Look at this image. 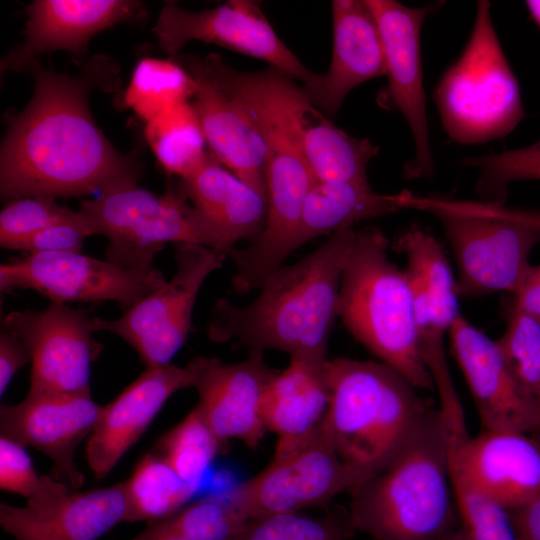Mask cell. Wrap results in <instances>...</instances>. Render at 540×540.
<instances>
[{
	"instance_id": "4fadbf2b",
	"label": "cell",
	"mask_w": 540,
	"mask_h": 540,
	"mask_svg": "<svg viewBox=\"0 0 540 540\" xmlns=\"http://www.w3.org/2000/svg\"><path fill=\"white\" fill-rule=\"evenodd\" d=\"M373 13L384 48L387 86L379 94L381 107L399 111L413 135L415 153L404 166L407 179L434 173L423 85L420 34L427 15L439 7L429 3L409 7L395 0H365Z\"/></svg>"
},
{
	"instance_id": "7c38bea8",
	"label": "cell",
	"mask_w": 540,
	"mask_h": 540,
	"mask_svg": "<svg viewBox=\"0 0 540 540\" xmlns=\"http://www.w3.org/2000/svg\"><path fill=\"white\" fill-rule=\"evenodd\" d=\"M166 282L153 267L126 268L81 252L28 254L0 266L1 292L32 289L63 304L114 301L125 311Z\"/></svg>"
},
{
	"instance_id": "d6a6232c",
	"label": "cell",
	"mask_w": 540,
	"mask_h": 540,
	"mask_svg": "<svg viewBox=\"0 0 540 540\" xmlns=\"http://www.w3.org/2000/svg\"><path fill=\"white\" fill-rule=\"evenodd\" d=\"M496 343L520 391L540 412V324L511 305Z\"/></svg>"
},
{
	"instance_id": "5b68a950",
	"label": "cell",
	"mask_w": 540,
	"mask_h": 540,
	"mask_svg": "<svg viewBox=\"0 0 540 540\" xmlns=\"http://www.w3.org/2000/svg\"><path fill=\"white\" fill-rule=\"evenodd\" d=\"M377 227L357 231L338 294L337 314L353 337L419 390H433L424 364L405 270L388 256Z\"/></svg>"
},
{
	"instance_id": "ba28073f",
	"label": "cell",
	"mask_w": 540,
	"mask_h": 540,
	"mask_svg": "<svg viewBox=\"0 0 540 540\" xmlns=\"http://www.w3.org/2000/svg\"><path fill=\"white\" fill-rule=\"evenodd\" d=\"M79 210L107 238L106 259L126 268L152 267L168 242L203 245L227 256L236 248L180 190L160 195L126 184L83 200Z\"/></svg>"
},
{
	"instance_id": "ab89813d",
	"label": "cell",
	"mask_w": 540,
	"mask_h": 540,
	"mask_svg": "<svg viewBox=\"0 0 540 540\" xmlns=\"http://www.w3.org/2000/svg\"><path fill=\"white\" fill-rule=\"evenodd\" d=\"M31 362L30 353L23 341L7 330L0 335V394L6 391L17 371Z\"/></svg>"
},
{
	"instance_id": "484cf974",
	"label": "cell",
	"mask_w": 540,
	"mask_h": 540,
	"mask_svg": "<svg viewBox=\"0 0 540 540\" xmlns=\"http://www.w3.org/2000/svg\"><path fill=\"white\" fill-rule=\"evenodd\" d=\"M410 197L408 191L379 194L369 183L315 182L304 203L295 247L362 220L410 208Z\"/></svg>"
},
{
	"instance_id": "ac0fdd59",
	"label": "cell",
	"mask_w": 540,
	"mask_h": 540,
	"mask_svg": "<svg viewBox=\"0 0 540 540\" xmlns=\"http://www.w3.org/2000/svg\"><path fill=\"white\" fill-rule=\"evenodd\" d=\"M193 374V388L199 395L195 409L223 445L237 439L254 449L264 438L261 399L275 374L263 352L250 351L238 363L215 357H196L187 364Z\"/></svg>"
},
{
	"instance_id": "b9f144b4",
	"label": "cell",
	"mask_w": 540,
	"mask_h": 540,
	"mask_svg": "<svg viewBox=\"0 0 540 540\" xmlns=\"http://www.w3.org/2000/svg\"><path fill=\"white\" fill-rule=\"evenodd\" d=\"M509 513L518 540H540V497Z\"/></svg>"
},
{
	"instance_id": "9a60e30c",
	"label": "cell",
	"mask_w": 540,
	"mask_h": 540,
	"mask_svg": "<svg viewBox=\"0 0 540 540\" xmlns=\"http://www.w3.org/2000/svg\"><path fill=\"white\" fill-rule=\"evenodd\" d=\"M125 521L123 482L80 492L44 475L25 506L0 504V525L16 540H97Z\"/></svg>"
},
{
	"instance_id": "f1b7e54d",
	"label": "cell",
	"mask_w": 540,
	"mask_h": 540,
	"mask_svg": "<svg viewBox=\"0 0 540 540\" xmlns=\"http://www.w3.org/2000/svg\"><path fill=\"white\" fill-rule=\"evenodd\" d=\"M146 140L168 174L186 179L207 162L206 139L193 106L180 103L146 122Z\"/></svg>"
},
{
	"instance_id": "ee69618b",
	"label": "cell",
	"mask_w": 540,
	"mask_h": 540,
	"mask_svg": "<svg viewBox=\"0 0 540 540\" xmlns=\"http://www.w3.org/2000/svg\"><path fill=\"white\" fill-rule=\"evenodd\" d=\"M535 143H537L538 145H540V139L538 141H536Z\"/></svg>"
},
{
	"instance_id": "cb8c5ba5",
	"label": "cell",
	"mask_w": 540,
	"mask_h": 540,
	"mask_svg": "<svg viewBox=\"0 0 540 540\" xmlns=\"http://www.w3.org/2000/svg\"><path fill=\"white\" fill-rule=\"evenodd\" d=\"M327 359L290 357L288 366L267 384L260 410L266 430L278 437L275 455L293 450L322 429L330 401Z\"/></svg>"
},
{
	"instance_id": "1f68e13d",
	"label": "cell",
	"mask_w": 540,
	"mask_h": 540,
	"mask_svg": "<svg viewBox=\"0 0 540 540\" xmlns=\"http://www.w3.org/2000/svg\"><path fill=\"white\" fill-rule=\"evenodd\" d=\"M222 446L194 408L160 438L156 449L185 482L198 488Z\"/></svg>"
},
{
	"instance_id": "83f0119b",
	"label": "cell",
	"mask_w": 540,
	"mask_h": 540,
	"mask_svg": "<svg viewBox=\"0 0 540 540\" xmlns=\"http://www.w3.org/2000/svg\"><path fill=\"white\" fill-rule=\"evenodd\" d=\"M123 484L127 521H141L147 525L162 521L182 509L197 491L158 453L146 454Z\"/></svg>"
},
{
	"instance_id": "603a6c76",
	"label": "cell",
	"mask_w": 540,
	"mask_h": 540,
	"mask_svg": "<svg viewBox=\"0 0 540 540\" xmlns=\"http://www.w3.org/2000/svg\"><path fill=\"white\" fill-rule=\"evenodd\" d=\"M331 6L332 57L314 104L333 118L355 87L385 76L386 64L379 28L366 1L334 0Z\"/></svg>"
},
{
	"instance_id": "f35d334b",
	"label": "cell",
	"mask_w": 540,
	"mask_h": 540,
	"mask_svg": "<svg viewBox=\"0 0 540 540\" xmlns=\"http://www.w3.org/2000/svg\"><path fill=\"white\" fill-rule=\"evenodd\" d=\"M25 448L6 436H0V488L28 499L38 488L41 476L34 469Z\"/></svg>"
},
{
	"instance_id": "f546056e",
	"label": "cell",
	"mask_w": 540,
	"mask_h": 540,
	"mask_svg": "<svg viewBox=\"0 0 540 540\" xmlns=\"http://www.w3.org/2000/svg\"><path fill=\"white\" fill-rule=\"evenodd\" d=\"M448 462L458 518L451 540H518L509 510L476 486L449 443Z\"/></svg>"
},
{
	"instance_id": "7bdbcfd3",
	"label": "cell",
	"mask_w": 540,
	"mask_h": 540,
	"mask_svg": "<svg viewBox=\"0 0 540 540\" xmlns=\"http://www.w3.org/2000/svg\"><path fill=\"white\" fill-rule=\"evenodd\" d=\"M525 5L537 26L540 28V0L525 1Z\"/></svg>"
},
{
	"instance_id": "5bb4252c",
	"label": "cell",
	"mask_w": 540,
	"mask_h": 540,
	"mask_svg": "<svg viewBox=\"0 0 540 540\" xmlns=\"http://www.w3.org/2000/svg\"><path fill=\"white\" fill-rule=\"evenodd\" d=\"M3 327L18 336L30 353L29 392H90L91 365L102 345L93 337V317L86 311L51 302L40 311L10 312Z\"/></svg>"
},
{
	"instance_id": "9c48e42d",
	"label": "cell",
	"mask_w": 540,
	"mask_h": 540,
	"mask_svg": "<svg viewBox=\"0 0 540 540\" xmlns=\"http://www.w3.org/2000/svg\"><path fill=\"white\" fill-rule=\"evenodd\" d=\"M227 255L196 244H178L177 269L170 281L113 320L93 318V328L125 340L146 368L170 364L185 343L197 295L208 276Z\"/></svg>"
},
{
	"instance_id": "e575fe53",
	"label": "cell",
	"mask_w": 540,
	"mask_h": 540,
	"mask_svg": "<svg viewBox=\"0 0 540 540\" xmlns=\"http://www.w3.org/2000/svg\"><path fill=\"white\" fill-rule=\"evenodd\" d=\"M460 164L479 171L476 191L485 203L502 206L511 183L540 180V145L533 143L501 153L468 157Z\"/></svg>"
},
{
	"instance_id": "d4e9b609",
	"label": "cell",
	"mask_w": 540,
	"mask_h": 540,
	"mask_svg": "<svg viewBox=\"0 0 540 540\" xmlns=\"http://www.w3.org/2000/svg\"><path fill=\"white\" fill-rule=\"evenodd\" d=\"M232 245L253 241L267 217V199L226 170L212 154L179 189Z\"/></svg>"
},
{
	"instance_id": "60d3db41",
	"label": "cell",
	"mask_w": 540,
	"mask_h": 540,
	"mask_svg": "<svg viewBox=\"0 0 540 540\" xmlns=\"http://www.w3.org/2000/svg\"><path fill=\"white\" fill-rule=\"evenodd\" d=\"M513 296L512 306L540 324V264L531 267L521 288Z\"/></svg>"
},
{
	"instance_id": "3957f363",
	"label": "cell",
	"mask_w": 540,
	"mask_h": 540,
	"mask_svg": "<svg viewBox=\"0 0 540 540\" xmlns=\"http://www.w3.org/2000/svg\"><path fill=\"white\" fill-rule=\"evenodd\" d=\"M351 494L354 531L375 540H451L458 518L440 410L431 408L390 463Z\"/></svg>"
},
{
	"instance_id": "4dcf8cb0",
	"label": "cell",
	"mask_w": 540,
	"mask_h": 540,
	"mask_svg": "<svg viewBox=\"0 0 540 540\" xmlns=\"http://www.w3.org/2000/svg\"><path fill=\"white\" fill-rule=\"evenodd\" d=\"M193 95V79L180 63L146 57L136 64L123 103L148 122Z\"/></svg>"
},
{
	"instance_id": "6da1fadb",
	"label": "cell",
	"mask_w": 540,
	"mask_h": 540,
	"mask_svg": "<svg viewBox=\"0 0 540 540\" xmlns=\"http://www.w3.org/2000/svg\"><path fill=\"white\" fill-rule=\"evenodd\" d=\"M25 69L33 76L34 93L11 118L1 145L2 199L79 197L137 183L138 164L114 148L89 108L94 89H119L117 64L95 55L75 76L36 60Z\"/></svg>"
},
{
	"instance_id": "2e32d148",
	"label": "cell",
	"mask_w": 540,
	"mask_h": 540,
	"mask_svg": "<svg viewBox=\"0 0 540 540\" xmlns=\"http://www.w3.org/2000/svg\"><path fill=\"white\" fill-rule=\"evenodd\" d=\"M221 57H186L181 65L194 82L193 106L211 154L267 199L266 146L255 120L225 80Z\"/></svg>"
},
{
	"instance_id": "ffe728a7",
	"label": "cell",
	"mask_w": 540,
	"mask_h": 540,
	"mask_svg": "<svg viewBox=\"0 0 540 540\" xmlns=\"http://www.w3.org/2000/svg\"><path fill=\"white\" fill-rule=\"evenodd\" d=\"M448 338L475 402L482 430H515L540 438V412L522 394L496 340L461 314Z\"/></svg>"
},
{
	"instance_id": "7402d4cb",
	"label": "cell",
	"mask_w": 540,
	"mask_h": 540,
	"mask_svg": "<svg viewBox=\"0 0 540 540\" xmlns=\"http://www.w3.org/2000/svg\"><path fill=\"white\" fill-rule=\"evenodd\" d=\"M144 4L132 0H36L27 7L25 40L0 62L1 73L20 71L36 56L65 50L80 56L96 33L137 20Z\"/></svg>"
},
{
	"instance_id": "4316f807",
	"label": "cell",
	"mask_w": 540,
	"mask_h": 540,
	"mask_svg": "<svg viewBox=\"0 0 540 540\" xmlns=\"http://www.w3.org/2000/svg\"><path fill=\"white\" fill-rule=\"evenodd\" d=\"M302 147L316 182L369 183L367 168L379 147L336 127L314 105L302 129Z\"/></svg>"
},
{
	"instance_id": "7a4b0ae2",
	"label": "cell",
	"mask_w": 540,
	"mask_h": 540,
	"mask_svg": "<svg viewBox=\"0 0 540 540\" xmlns=\"http://www.w3.org/2000/svg\"><path fill=\"white\" fill-rule=\"evenodd\" d=\"M356 233L354 226L343 228L297 262L281 266L245 306L218 299L208 337L236 341L250 351L271 349L290 357L327 359L341 279Z\"/></svg>"
},
{
	"instance_id": "8d00e7d4",
	"label": "cell",
	"mask_w": 540,
	"mask_h": 540,
	"mask_svg": "<svg viewBox=\"0 0 540 540\" xmlns=\"http://www.w3.org/2000/svg\"><path fill=\"white\" fill-rule=\"evenodd\" d=\"M76 212L59 205L50 197L11 200L0 212V245L2 248L16 250L29 236L72 218Z\"/></svg>"
},
{
	"instance_id": "74e56055",
	"label": "cell",
	"mask_w": 540,
	"mask_h": 540,
	"mask_svg": "<svg viewBox=\"0 0 540 540\" xmlns=\"http://www.w3.org/2000/svg\"><path fill=\"white\" fill-rule=\"evenodd\" d=\"M97 235V230L80 210L65 221L44 228L23 240L16 250L29 254L47 252H81L86 238Z\"/></svg>"
},
{
	"instance_id": "d590c367",
	"label": "cell",
	"mask_w": 540,
	"mask_h": 540,
	"mask_svg": "<svg viewBox=\"0 0 540 540\" xmlns=\"http://www.w3.org/2000/svg\"><path fill=\"white\" fill-rule=\"evenodd\" d=\"M165 520L185 540H230L249 519L227 494L197 500Z\"/></svg>"
},
{
	"instance_id": "e0dca14e",
	"label": "cell",
	"mask_w": 540,
	"mask_h": 540,
	"mask_svg": "<svg viewBox=\"0 0 540 540\" xmlns=\"http://www.w3.org/2000/svg\"><path fill=\"white\" fill-rule=\"evenodd\" d=\"M103 406L90 392H29L14 405L0 408V431L24 447H32L53 463L56 480L78 491L84 476L75 463L78 445L94 431Z\"/></svg>"
},
{
	"instance_id": "d6986e66",
	"label": "cell",
	"mask_w": 540,
	"mask_h": 540,
	"mask_svg": "<svg viewBox=\"0 0 540 540\" xmlns=\"http://www.w3.org/2000/svg\"><path fill=\"white\" fill-rule=\"evenodd\" d=\"M446 428L466 474L505 509L540 497V438L515 430H482L471 437L466 426Z\"/></svg>"
},
{
	"instance_id": "836d02e7",
	"label": "cell",
	"mask_w": 540,
	"mask_h": 540,
	"mask_svg": "<svg viewBox=\"0 0 540 540\" xmlns=\"http://www.w3.org/2000/svg\"><path fill=\"white\" fill-rule=\"evenodd\" d=\"M353 532L348 514L313 516L300 511L249 519L230 540H349Z\"/></svg>"
},
{
	"instance_id": "8992f818",
	"label": "cell",
	"mask_w": 540,
	"mask_h": 540,
	"mask_svg": "<svg viewBox=\"0 0 540 540\" xmlns=\"http://www.w3.org/2000/svg\"><path fill=\"white\" fill-rule=\"evenodd\" d=\"M410 206L440 221L456 263L458 295L519 291L532 267L529 256L540 242V213L414 195Z\"/></svg>"
},
{
	"instance_id": "44dd1931",
	"label": "cell",
	"mask_w": 540,
	"mask_h": 540,
	"mask_svg": "<svg viewBox=\"0 0 540 540\" xmlns=\"http://www.w3.org/2000/svg\"><path fill=\"white\" fill-rule=\"evenodd\" d=\"M193 387L188 365L167 364L146 370L112 402L103 406L89 436L86 457L95 479L106 477L123 455L141 438L167 400Z\"/></svg>"
},
{
	"instance_id": "8fae6325",
	"label": "cell",
	"mask_w": 540,
	"mask_h": 540,
	"mask_svg": "<svg viewBox=\"0 0 540 540\" xmlns=\"http://www.w3.org/2000/svg\"><path fill=\"white\" fill-rule=\"evenodd\" d=\"M366 479L343 462L321 429L293 450L274 455L270 464L229 495L252 519L324 507Z\"/></svg>"
},
{
	"instance_id": "277c9868",
	"label": "cell",
	"mask_w": 540,
	"mask_h": 540,
	"mask_svg": "<svg viewBox=\"0 0 540 540\" xmlns=\"http://www.w3.org/2000/svg\"><path fill=\"white\" fill-rule=\"evenodd\" d=\"M330 401L322 432L345 464L365 478L386 467L433 408L382 362L326 361Z\"/></svg>"
},
{
	"instance_id": "52a82bcc",
	"label": "cell",
	"mask_w": 540,
	"mask_h": 540,
	"mask_svg": "<svg viewBox=\"0 0 540 540\" xmlns=\"http://www.w3.org/2000/svg\"><path fill=\"white\" fill-rule=\"evenodd\" d=\"M491 4L478 1L472 32L433 93L443 128L461 145L511 133L526 116L517 78L492 23Z\"/></svg>"
},
{
	"instance_id": "30bf717a",
	"label": "cell",
	"mask_w": 540,
	"mask_h": 540,
	"mask_svg": "<svg viewBox=\"0 0 540 540\" xmlns=\"http://www.w3.org/2000/svg\"><path fill=\"white\" fill-rule=\"evenodd\" d=\"M152 32L167 53L176 54L191 40L213 43L263 60L301 82L313 103L320 92L323 75L309 70L281 41L259 2L230 0L201 11L166 3Z\"/></svg>"
}]
</instances>
